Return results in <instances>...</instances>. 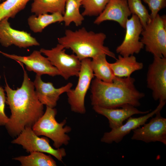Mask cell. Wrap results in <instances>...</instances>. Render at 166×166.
Returning <instances> with one entry per match:
<instances>
[{
  "mask_svg": "<svg viewBox=\"0 0 166 166\" xmlns=\"http://www.w3.org/2000/svg\"><path fill=\"white\" fill-rule=\"evenodd\" d=\"M30 0H5L0 3V21L6 18H14Z\"/></svg>",
  "mask_w": 166,
  "mask_h": 166,
  "instance_id": "24",
  "label": "cell"
},
{
  "mask_svg": "<svg viewBox=\"0 0 166 166\" xmlns=\"http://www.w3.org/2000/svg\"><path fill=\"white\" fill-rule=\"evenodd\" d=\"M0 53L18 62L24 64L28 71H33L36 73V74L40 76L47 74L52 77L61 75L60 72L57 69L51 64L46 57L42 55L40 51L34 50L28 56L11 54L1 51Z\"/></svg>",
  "mask_w": 166,
  "mask_h": 166,
  "instance_id": "12",
  "label": "cell"
},
{
  "mask_svg": "<svg viewBox=\"0 0 166 166\" xmlns=\"http://www.w3.org/2000/svg\"><path fill=\"white\" fill-rule=\"evenodd\" d=\"M93 109L97 113L105 116L108 119L109 126L111 129L120 127L125 120L134 115L146 114L150 111H141L129 105L115 108H105L94 106Z\"/></svg>",
  "mask_w": 166,
  "mask_h": 166,
  "instance_id": "17",
  "label": "cell"
},
{
  "mask_svg": "<svg viewBox=\"0 0 166 166\" xmlns=\"http://www.w3.org/2000/svg\"><path fill=\"white\" fill-rule=\"evenodd\" d=\"M57 113L56 109L46 106L45 112L32 128L38 136L43 135L51 139L53 142V146L58 148L63 144H68L70 138L66 133L71 131V128L68 126L64 127L65 119L60 123L57 121L55 118Z\"/></svg>",
  "mask_w": 166,
  "mask_h": 166,
  "instance_id": "4",
  "label": "cell"
},
{
  "mask_svg": "<svg viewBox=\"0 0 166 166\" xmlns=\"http://www.w3.org/2000/svg\"><path fill=\"white\" fill-rule=\"evenodd\" d=\"M106 37L104 33L89 31L82 27L75 31L66 30L65 35L57 41L65 49H71L80 60L101 54L117 59L115 54L104 45Z\"/></svg>",
  "mask_w": 166,
  "mask_h": 166,
  "instance_id": "3",
  "label": "cell"
},
{
  "mask_svg": "<svg viewBox=\"0 0 166 166\" xmlns=\"http://www.w3.org/2000/svg\"><path fill=\"white\" fill-rule=\"evenodd\" d=\"M116 60L109 65L114 75L118 77H130L134 72L142 69L144 66L143 63L137 61L133 55L123 56L119 55Z\"/></svg>",
  "mask_w": 166,
  "mask_h": 166,
  "instance_id": "18",
  "label": "cell"
},
{
  "mask_svg": "<svg viewBox=\"0 0 166 166\" xmlns=\"http://www.w3.org/2000/svg\"><path fill=\"white\" fill-rule=\"evenodd\" d=\"M81 6V2L77 0H66L63 15V22L65 26H69L73 22L77 26L81 25L84 18L80 12Z\"/></svg>",
  "mask_w": 166,
  "mask_h": 166,
  "instance_id": "23",
  "label": "cell"
},
{
  "mask_svg": "<svg viewBox=\"0 0 166 166\" xmlns=\"http://www.w3.org/2000/svg\"><path fill=\"white\" fill-rule=\"evenodd\" d=\"M140 40L154 56L166 57V16L158 14L143 28Z\"/></svg>",
  "mask_w": 166,
  "mask_h": 166,
  "instance_id": "5",
  "label": "cell"
},
{
  "mask_svg": "<svg viewBox=\"0 0 166 166\" xmlns=\"http://www.w3.org/2000/svg\"><path fill=\"white\" fill-rule=\"evenodd\" d=\"M166 102L159 101L158 105L155 109L144 116L138 117H130L127 119L125 124L120 127L111 129L110 132L105 133L101 139V141L107 144H111L113 142L119 143L131 131L143 125L149 118L153 117L157 112L161 111L165 105Z\"/></svg>",
  "mask_w": 166,
  "mask_h": 166,
  "instance_id": "13",
  "label": "cell"
},
{
  "mask_svg": "<svg viewBox=\"0 0 166 166\" xmlns=\"http://www.w3.org/2000/svg\"><path fill=\"white\" fill-rule=\"evenodd\" d=\"M91 59L86 58L81 61V66L78 74L77 84L74 89L67 92L68 102L71 110L75 113H85V99L94 75L91 67Z\"/></svg>",
  "mask_w": 166,
  "mask_h": 166,
  "instance_id": "6",
  "label": "cell"
},
{
  "mask_svg": "<svg viewBox=\"0 0 166 166\" xmlns=\"http://www.w3.org/2000/svg\"><path fill=\"white\" fill-rule=\"evenodd\" d=\"M105 54L100 55L91 60V67L96 78L105 82H110L115 77L107 60Z\"/></svg>",
  "mask_w": 166,
  "mask_h": 166,
  "instance_id": "20",
  "label": "cell"
},
{
  "mask_svg": "<svg viewBox=\"0 0 166 166\" xmlns=\"http://www.w3.org/2000/svg\"><path fill=\"white\" fill-rule=\"evenodd\" d=\"M0 78H1V76H0Z\"/></svg>",
  "mask_w": 166,
  "mask_h": 166,
  "instance_id": "31",
  "label": "cell"
},
{
  "mask_svg": "<svg viewBox=\"0 0 166 166\" xmlns=\"http://www.w3.org/2000/svg\"><path fill=\"white\" fill-rule=\"evenodd\" d=\"M109 0H83L81 6L84 8V16H98L103 11Z\"/></svg>",
  "mask_w": 166,
  "mask_h": 166,
  "instance_id": "26",
  "label": "cell"
},
{
  "mask_svg": "<svg viewBox=\"0 0 166 166\" xmlns=\"http://www.w3.org/2000/svg\"><path fill=\"white\" fill-rule=\"evenodd\" d=\"M160 112H157L148 123L133 130L131 139L146 143L158 141L166 145V119L161 116Z\"/></svg>",
  "mask_w": 166,
  "mask_h": 166,
  "instance_id": "11",
  "label": "cell"
},
{
  "mask_svg": "<svg viewBox=\"0 0 166 166\" xmlns=\"http://www.w3.org/2000/svg\"><path fill=\"white\" fill-rule=\"evenodd\" d=\"M125 34L121 43L116 49L117 53L123 56L138 54L144 47L140 37L143 30L138 17L132 14L126 23Z\"/></svg>",
  "mask_w": 166,
  "mask_h": 166,
  "instance_id": "10",
  "label": "cell"
},
{
  "mask_svg": "<svg viewBox=\"0 0 166 166\" xmlns=\"http://www.w3.org/2000/svg\"><path fill=\"white\" fill-rule=\"evenodd\" d=\"M77 1H79V2H81V1L83 0H77Z\"/></svg>",
  "mask_w": 166,
  "mask_h": 166,
  "instance_id": "30",
  "label": "cell"
},
{
  "mask_svg": "<svg viewBox=\"0 0 166 166\" xmlns=\"http://www.w3.org/2000/svg\"><path fill=\"white\" fill-rule=\"evenodd\" d=\"M65 49L59 43L50 49L42 48L40 51L57 69L61 76L67 80L71 77H78L81 61L75 54L66 53Z\"/></svg>",
  "mask_w": 166,
  "mask_h": 166,
  "instance_id": "7",
  "label": "cell"
},
{
  "mask_svg": "<svg viewBox=\"0 0 166 166\" xmlns=\"http://www.w3.org/2000/svg\"><path fill=\"white\" fill-rule=\"evenodd\" d=\"M131 15L127 0H109L94 23L99 25L105 21H112L125 29L127 21Z\"/></svg>",
  "mask_w": 166,
  "mask_h": 166,
  "instance_id": "16",
  "label": "cell"
},
{
  "mask_svg": "<svg viewBox=\"0 0 166 166\" xmlns=\"http://www.w3.org/2000/svg\"><path fill=\"white\" fill-rule=\"evenodd\" d=\"M41 76L36 74L33 82L37 96L43 105L54 108L56 105L60 96L70 90L73 84L69 82L64 86L56 88L52 83L43 81Z\"/></svg>",
  "mask_w": 166,
  "mask_h": 166,
  "instance_id": "15",
  "label": "cell"
},
{
  "mask_svg": "<svg viewBox=\"0 0 166 166\" xmlns=\"http://www.w3.org/2000/svg\"><path fill=\"white\" fill-rule=\"evenodd\" d=\"M8 19L6 18L0 21V43L2 46L8 47L13 45L20 48H26L40 45L30 34L12 28Z\"/></svg>",
  "mask_w": 166,
  "mask_h": 166,
  "instance_id": "14",
  "label": "cell"
},
{
  "mask_svg": "<svg viewBox=\"0 0 166 166\" xmlns=\"http://www.w3.org/2000/svg\"><path fill=\"white\" fill-rule=\"evenodd\" d=\"M13 159L19 161L22 166H55L56 162L50 155L34 152L27 156H20Z\"/></svg>",
  "mask_w": 166,
  "mask_h": 166,
  "instance_id": "22",
  "label": "cell"
},
{
  "mask_svg": "<svg viewBox=\"0 0 166 166\" xmlns=\"http://www.w3.org/2000/svg\"><path fill=\"white\" fill-rule=\"evenodd\" d=\"M63 22V15L59 12L45 13L29 17L27 22L30 29L35 33H40L50 24Z\"/></svg>",
  "mask_w": 166,
  "mask_h": 166,
  "instance_id": "19",
  "label": "cell"
},
{
  "mask_svg": "<svg viewBox=\"0 0 166 166\" xmlns=\"http://www.w3.org/2000/svg\"><path fill=\"white\" fill-rule=\"evenodd\" d=\"M146 81L154 100L166 101V57L154 56L148 67Z\"/></svg>",
  "mask_w": 166,
  "mask_h": 166,
  "instance_id": "9",
  "label": "cell"
},
{
  "mask_svg": "<svg viewBox=\"0 0 166 166\" xmlns=\"http://www.w3.org/2000/svg\"><path fill=\"white\" fill-rule=\"evenodd\" d=\"M20 64L24 70L23 80L20 88L13 89L5 79L6 103L11 112L5 126L8 133L13 136H17L26 127L32 128L44 113L43 105L37 96L34 82Z\"/></svg>",
  "mask_w": 166,
  "mask_h": 166,
  "instance_id": "1",
  "label": "cell"
},
{
  "mask_svg": "<svg viewBox=\"0 0 166 166\" xmlns=\"http://www.w3.org/2000/svg\"><path fill=\"white\" fill-rule=\"evenodd\" d=\"M12 143L21 145L27 152H38L51 155L59 161L66 153L63 148L54 149L51 146L46 137H40L33 131L31 127H26L13 140Z\"/></svg>",
  "mask_w": 166,
  "mask_h": 166,
  "instance_id": "8",
  "label": "cell"
},
{
  "mask_svg": "<svg viewBox=\"0 0 166 166\" xmlns=\"http://www.w3.org/2000/svg\"><path fill=\"white\" fill-rule=\"evenodd\" d=\"M31 11L36 15L59 12L63 15L66 0H33Z\"/></svg>",
  "mask_w": 166,
  "mask_h": 166,
  "instance_id": "21",
  "label": "cell"
},
{
  "mask_svg": "<svg viewBox=\"0 0 166 166\" xmlns=\"http://www.w3.org/2000/svg\"><path fill=\"white\" fill-rule=\"evenodd\" d=\"M135 81L131 76H115L110 82L95 78L90 86L92 105L105 108H120L127 105L136 107L140 106V100L145 94L136 89Z\"/></svg>",
  "mask_w": 166,
  "mask_h": 166,
  "instance_id": "2",
  "label": "cell"
},
{
  "mask_svg": "<svg viewBox=\"0 0 166 166\" xmlns=\"http://www.w3.org/2000/svg\"><path fill=\"white\" fill-rule=\"evenodd\" d=\"M127 0L132 14L135 15L138 17L144 28L152 19L147 8L142 4L141 0Z\"/></svg>",
  "mask_w": 166,
  "mask_h": 166,
  "instance_id": "25",
  "label": "cell"
},
{
  "mask_svg": "<svg viewBox=\"0 0 166 166\" xmlns=\"http://www.w3.org/2000/svg\"><path fill=\"white\" fill-rule=\"evenodd\" d=\"M146 3L151 11L150 14L152 19L158 14L161 10L166 6V0H141Z\"/></svg>",
  "mask_w": 166,
  "mask_h": 166,
  "instance_id": "27",
  "label": "cell"
},
{
  "mask_svg": "<svg viewBox=\"0 0 166 166\" xmlns=\"http://www.w3.org/2000/svg\"><path fill=\"white\" fill-rule=\"evenodd\" d=\"M6 97L4 90L0 86V126L5 125L8 123L9 118L6 115L5 112Z\"/></svg>",
  "mask_w": 166,
  "mask_h": 166,
  "instance_id": "28",
  "label": "cell"
},
{
  "mask_svg": "<svg viewBox=\"0 0 166 166\" xmlns=\"http://www.w3.org/2000/svg\"><path fill=\"white\" fill-rule=\"evenodd\" d=\"M5 0H0V3H1V2H2L4 1Z\"/></svg>",
  "mask_w": 166,
  "mask_h": 166,
  "instance_id": "29",
  "label": "cell"
}]
</instances>
